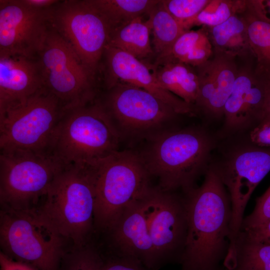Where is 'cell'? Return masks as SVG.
Segmentation results:
<instances>
[{
    "label": "cell",
    "instance_id": "8",
    "mask_svg": "<svg viewBox=\"0 0 270 270\" xmlns=\"http://www.w3.org/2000/svg\"><path fill=\"white\" fill-rule=\"evenodd\" d=\"M66 166L48 152L0 150L1 206L32 207Z\"/></svg>",
    "mask_w": 270,
    "mask_h": 270
},
{
    "label": "cell",
    "instance_id": "36",
    "mask_svg": "<svg viewBox=\"0 0 270 270\" xmlns=\"http://www.w3.org/2000/svg\"><path fill=\"white\" fill-rule=\"evenodd\" d=\"M26 5L36 10H48L60 2L57 0H22Z\"/></svg>",
    "mask_w": 270,
    "mask_h": 270
},
{
    "label": "cell",
    "instance_id": "17",
    "mask_svg": "<svg viewBox=\"0 0 270 270\" xmlns=\"http://www.w3.org/2000/svg\"><path fill=\"white\" fill-rule=\"evenodd\" d=\"M105 54L110 78L108 88L116 83H124L141 88L172 107L178 114L194 116V108L164 88L152 72L141 60L120 49L106 46Z\"/></svg>",
    "mask_w": 270,
    "mask_h": 270
},
{
    "label": "cell",
    "instance_id": "23",
    "mask_svg": "<svg viewBox=\"0 0 270 270\" xmlns=\"http://www.w3.org/2000/svg\"><path fill=\"white\" fill-rule=\"evenodd\" d=\"M223 263L226 270H270V244L241 230Z\"/></svg>",
    "mask_w": 270,
    "mask_h": 270
},
{
    "label": "cell",
    "instance_id": "15",
    "mask_svg": "<svg viewBox=\"0 0 270 270\" xmlns=\"http://www.w3.org/2000/svg\"><path fill=\"white\" fill-rule=\"evenodd\" d=\"M270 84L248 65L238 70L232 92L224 109L218 138L246 132L264 118Z\"/></svg>",
    "mask_w": 270,
    "mask_h": 270
},
{
    "label": "cell",
    "instance_id": "30",
    "mask_svg": "<svg viewBox=\"0 0 270 270\" xmlns=\"http://www.w3.org/2000/svg\"><path fill=\"white\" fill-rule=\"evenodd\" d=\"M210 2V0H163L168 12L182 24L196 16Z\"/></svg>",
    "mask_w": 270,
    "mask_h": 270
},
{
    "label": "cell",
    "instance_id": "38",
    "mask_svg": "<svg viewBox=\"0 0 270 270\" xmlns=\"http://www.w3.org/2000/svg\"><path fill=\"white\" fill-rule=\"evenodd\" d=\"M268 12L270 13V0H264Z\"/></svg>",
    "mask_w": 270,
    "mask_h": 270
},
{
    "label": "cell",
    "instance_id": "37",
    "mask_svg": "<svg viewBox=\"0 0 270 270\" xmlns=\"http://www.w3.org/2000/svg\"><path fill=\"white\" fill-rule=\"evenodd\" d=\"M267 119H270V90L266 104L264 118L262 120Z\"/></svg>",
    "mask_w": 270,
    "mask_h": 270
},
{
    "label": "cell",
    "instance_id": "12",
    "mask_svg": "<svg viewBox=\"0 0 270 270\" xmlns=\"http://www.w3.org/2000/svg\"><path fill=\"white\" fill-rule=\"evenodd\" d=\"M100 102L112 124L123 138H147L167 129L180 114L149 92L116 83Z\"/></svg>",
    "mask_w": 270,
    "mask_h": 270
},
{
    "label": "cell",
    "instance_id": "4",
    "mask_svg": "<svg viewBox=\"0 0 270 270\" xmlns=\"http://www.w3.org/2000/svg\"><path fill=\"white\" fill-rule=\"evenodd\" d=\"M220 138L210 167L226 188L230 199L231 248L241 230L246 204L254 189L270 171V148L258 146L248 134Z\"/></svg>",
    "mask_w": 270,
    "mask_h": 270
},
{
    "label": "cell",
    "instance_id": "1",
    "mask_svg": "<svg viewBox=\"0 0 270 270\" xmlns=\"http://www.w3.org/2000/svg\"><path fill=\"white\" fill-rule=\"evenodd\" d=\"M182 194L188 232L180 270H219L230 244L229 194L210 166L201 185Z\"/></svg>",
    "mask_w": 270,
    "mask_h": 270
},
{
    "label": "cell",
    "instance_id": "21",
    "mask_svg": "<svg viewBox=\"0 0 270 270\" xmlns=\"http://www.w3.org/2000/svg\"><path fill=\"white\" fill-rule=\"evenodd\" d=\"M206 28L214 52L246 61L254 60L246 24L239 14L232 16L220 24Z\"/></svg>",
    "mask_w": 270,
    "mask_h": 270
},
{
    "label": "cell",
    "instance_id": "2",
    "mask_svg": "<svg viewBox=\"0 0 270 270\" xmlns=\"http://www.w3.org/2000/svg\"><path fill=\"white\" fill-rule=\"evenodd\" d=\"M140 152L152 177L162 190L186 193L210 168L218 138L207 128H167L147 138Z\"/></svg>",
    "mask_w": 270,
    "mask_h": 270
},
{
    "label": "cell",
    "instance_id": "16",
    "mask_svg": "<svg viewBox=\"0 0 270 270\" xmlns=\"http://www.w3.org/2000/svg\"><path fill=\"white\" fill-rule=\"evenodd\" d=\"M196 69L199 80L194 106L196 114L206 120H218L224 116V105L238 74L236 58L214 52L210 59Z\"/></svg>",
    "mask_w": 270,
    "mask_h": 270
},
{
    "label": "cell",
    "instance_id": "6",
    "mask_svg": "<svg viewBox=\"0 0 270 270\" xmlns=\"http://www.w3.org/2000/svg\"><path fill=\"white\" fill-rule=\"evenodd\" d=\"M122 138L100 101L65 111L48 152L66 165L86 164L118 150Z\"/></svg>",
    "mask_w": 270,
    "mask_h": 270
},
{
    "label": "cell",
    "instance_id": "39",
    "mask_svg": "<svg viewBox=\"0 0 270 270\" xmlns=\"http://www.w3.org/2000/svg\"><path fill=\"white\" fill-rule=\"evenodd\" d=\"M264 244H270V238L266 240L264 242Z\"/></svg>",
    "mask_w": 270,
    "mask_h": 270
},
{
    "label": "cell",
    "instance_id": "13",
    "mask_svg": "<svg viewBox=\"0 0 270 270\" xmlns=\"http://www.w3.org/2000/svg\"><path fill=\"white\" fill-rule=\"evenodd\" d=\"M143 203L158 269L168 263L180 264L188 232L183 194L152 187Z\"/></svg>",
    "mask_w": 270,
    "mask_h": 270
},
{
    "label": "cell",
    "instance_id": "3",
    "mask_svg": "<svg viewBox=\"0 0 270 270\" xmlns=\"http://www.w3.org/2000/svg\"><path fill=\"white\" fill-rule=\"evenodd\" d=\"M87 164L94 183V227L109 232L127 208L148 194L151 176L134 150H118Z\"/></svg>",
    "mask_w": 270,
    "mask_h": 270
},
{
    "label": "cell",
    "instance_id": "18",
    "mask_svg": "<svg viewBox=\"0 0 270 270\" xmlns=\"http://www.w3.org/2000/svg\"><path fill=\"white\" fill-rule=\"evenodd\" d=\"M143 198L127 208L108 232L114 254L137 260L149 270H157Z\"/></svg>",
    "mask_w": 270,
    "mask_h": 270
},
{
    "label": "cell",
    "instance_id": "10",
    "mask_svg": "<svg viewBox=\"0 0 270 270\" xmlns=\"http://www.w3.org/2000/svg\"><path fill=\"white\" fill-rule=\"evenodd\" d=\"M37 60L45 88L59 100L64 111L94 102V74L50 26Z\"/></svg>",
    "mask_w": 270,
    "mask_h": 270
},
{
    "label": "cell",
    "instance_id": "7",
    "mask_svg": "<svg viewBox=\"0 0 270 270\" xmlns=\"http://www.w3.org/2000/svg\"><path fill=\"white\" fill-rule=\"evenodd\" d=\"M64 238L38 208L1 206L2 252L38 270H60Z\"/></svg>",
    "mask_w": 270,
    "mask_h": 270
},
{
    "label": "cell",
    "instance_id": "33",
    "mask_svg": "<svg viewBox=\"0 0 270 270\" xmlns=\"http://www.w3.org/2000/svg\"><path fill=\"white\" fill-rule=\"evenodd\" d=\"M248 135L254 144L270 148V119L262 120L248 132Z\"/></svg>",
    "mask_w": 270,
    "mask_h": 270
},
{
    "label": "cell",
    "instance_id": "34",
    "mask_svg": "<svg viewBox=\"0 0 270 270\" xmlns=\"http://www.w3.org/2000/svg\"><path fill=\"white\" fill-rule=\"evenodd\" d=\"M0 270H38L30 264L13 260L2 252H0Z\"/></svg>",
    "mask_w": 270,
    "mask_h": 270
},
{
    "label": "cell",
    "instance_id": "28",
    "mask_svg": "<svg viewBox=\"0 0 270 270\" xmlns=\"http://www.w3.org/2000/svg\"><path fill=\"white\" fill-rule=\"evenodd\" d=\"M242 2L243 0H210L196 16L182 24L186 31L195 26H216L238 14Z\"/></svg>",
    "mask_w": 270,
    "mask_h": 270
},
{
    "label": "cell",
    "instance_id": "9",
    "mask_svg": "<svg viewBox=\"0 0 270 270\" xmlns=\"http://www.w3.org/2000/svg\"><path fill=\"white\" fill-rule=\"evenodd\" d=\"M64 112L59 100L44 88L24 102L0 112V150L48 152Z\"/></svg>",
    "mask_w": 270,
    "mask_h": 270
},
{
    "label": "cell",
    "instance_id": "25",
    "mask_svg": "<svg viewBox=\"0 0 270 270\" xmlns=\"http://www.w3.org/2000/svg\"><path fill=\"white\" fill-rule=\"evenodd\" d=\"M150 22L142 16L112 29L108 45L141 60L152 54L150 40Z\"/></svg>",
    "mask_w": 270,
    "mask_h": 270
},
{
    "label": "cell",
    "instance_id": "14",
    "mask_svg": "<svg viewBox=\"0 0 270 270\" xmlns=\"http://www.w3.org/2000/svg\"><path fill=\"white\" fill-rule=\"evenodd\" d=\"M48 10L32 8L22 0H0V56L37 60L50 28Z\"/></svg>",
    "mask_w": 270,
    "mask_h": 270
},
{
    "label": "cell",
    "instance_id": "27",
    "mask_svg": "<svg viewBox=\"0 0 270 270\" xmlns=\"http://www.w3.org/2000/svg\"><path fill=\"white\" fill-rule=\"evenodd\" d=\"M112 30L148 14L158 0H90Z\"/></svg>",
    "mask_w": 270,
    "mask_h": 270
},
{
    "label": "cell",
    "instance_id": "35",
    "mask_svg": "<svg viewBox=\"0 0 270 270\" xmlns=\"http://www.w3.org/2000/svg\"><path fill=\"white\" fill-rule=\"evenodd\" d=\"M242 230L246 231L254 239L264 242L270 238V220L256 227Z\"/></svg>",
    "mask_w": 270,
    "mask_h": 270
},
{
    "label": "cell",
    "instance_id": "26",
    "mask_svg": "<svg viewBox=\"0 0 270 270\" xmlns=\"http://www.w3.org/2000/svg\"><path fill=\"white\" fill-rule=\"evenodd\" d=\"M148 14L154 50L158 54V58H160L168 52L178 38L186 30L168 12L163 0H160Z\"/></svg>",
    "mask_w": 270,
    "mask_h": 270
},
{
    "label": "cell",
    "instance_id": "20",
    "mask_svg": "<svg viewBox=\"0 0 270 270\" xmlns=\"http://www.w3.org/2000/svg\"><path fill=\"white\" fill-rule=\"evenodd\" d=\"M246 27L255 74L270 84V18L262 0H244L238 13Z\"/></svg>",
    "mask_w": 270,
    "mask_h": 270
},
{
    "label": "cell",
    "instance_id": "22",
    "mask_svg": "<svg viewBox=\"0 0 270 270\" xmlns=\"http://www.w3.org/2000/svg\"><path fill=\"white\" fill-rule=\"evenodd\" d=\"M152 73L164 88L194 108L199 89L194 68L178 62L164 61L156 62Z\"/></svg>",
    "mask_w": 270,
    "mask_h": 270
},
{
    "label": "cell",
    "instance_id": "5",
    "mask_svg": "<svg viewBox=\"0 0 270 270\" xmlns=\"http://www.w3.org/2000/svg\"><path fill=\"white\" fill-rule=\"evenodd\" d=\"M38 208L64 239L75 248L86 244L94 228L96 194L87 164H70L56 176Z\"/></svg>",
    "mask_w": 270,
    "mask_h": 270
},
{
    "label": "cell",
    "instance_id": "24",
    "mask_svg": "<svg viewBox=\"0 0 270 270\" xmlns=\"http://www.w3.org/2000/svg\"><path fill=\"white\" fill-rule=\"evenodd\" d=\"M214 54V50L207 28L202 26L196 30H189L182 34L164 56L156 62L176 61L194 68L205 63Z\"/></svg>",
    "mask_w": 270,
    "mask_h": 270
},
{
    "label": "cell",
    "instance_id": "29",
    "mask_svg": "<svg viewBox=\"0 0 270 270\" xmlns=\"http://www.w3.org/2000/svg\"><path fill=\"white\" fill-rule=\"evenodd\" d=\"M104 258L94 248L86 245L66 252L60 270H102Z\"/></svg>",
    "mask_w": 270,
    "mask_h": 270
},
{
    "label": "cell",
    "instance_id": "32",
    "mask_svg": "<svg viewBox=\"0 0 270 270\" xmlns=\"http://www.w3.org/2000/svg\"><path fill=\"white\" fill-rule=\"evenodd\" d=\"M103 258L102 270H149L140 262L129 257L114 254Z\"/></svg>",
    "mask_w": 270,
    "mask_h": 270
},
{
    "label": "cell",
    "instance_id": "19",
    "mask_svg": "<svg viewBox=\"0 0 270 270\" xmlns=\"http://www.w3.org/2000/svg\"><path fill=\"white\" fill-rule=\"evenodd\" d=\"M44 88L37 60L0 56V112L24 102Z\"/></svg>",
    "mask_w": 270,
    "mask_h": 270
},
{
    "label": "cell",
    "instance_id": "11",
    "mask_svg": "<svg viewBox=\"0 0 270 270\" xmlns=\"http://www.w3.org/2000/svg\"><path fill=\"white\" fill-rule=\"evenodd\" d=\"M48 20L94 74L112 30L104 17L90 0H66L48 10Z\"/></svg>",
    "mask_w": 270,
    "mask_h": 270
},
{
    "label": "cell",
    "instance_id": "31",
    "mask_svg": "<svg viewBox=\"0 0 270 270\" xmlns=\"http://www.w3.org/2000/svg\"><path fill=\"white\" fill-rule=\"evenodd\" d=\"M270 220V186L256 198L252 212L244 218L242 230H246L262 224Z\"/></svg>",
    "mask_w": 270,
    "mask_h": 270
}]
</instances>
